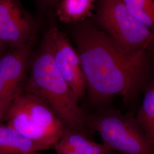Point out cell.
<instances>
[{"label": "cell", "instance_id": "obj_1", "mask_svg": "<svg viewBox=\"0 0 154 154\" xmlns=\"http://www.w3.org/2000/svg\"><path fill=\"white\" fill-rule=\"evenodd\" d=\"M91 101L103 103L116 95L131 99L145 78L146 49L126 51L93 22L70 25Z\"/></svg>", "mask_w": 154, "mask_h": 154}, {"label": "cell", "instance_id": "obj_2", "mask_svg": "<svg viewBox=\"0 0 154 154\" xmlns=\"http://www.w3.org/2000/svg\"><path fill=\"white\" fill-rule=\"evenodd\" d=\"M27 91L45 101L67 127L80 131L88 123L79 100L55 66L45 35L32 61Z\"/></svg>", "mask_w": 154, "mask_h": 154}, {"label": "cell", "instance_id": "obj_3", "mask_svg": "<svg viewBox=\"0 0 154 154\" xmlns=\"http://www.w3.org/2000/svg\"><path fill=\"white\" fill-rule=\"evenodd\" d=\"M5 119L8 126L25 137L54 149L64 129L49 106L27 91H21L13 99Z\"/></svg>", "mask_w": 154, "mask_h": 154}, {"label": "cell", "instance_id": "obj_4", "mask_svg": "<svg viewBox=\"0 0 154 154\" xmlns=\"http://www.w3.org/2000/svg\"><path fill=\"white\" fill-rule=\"evenodd\" d=\"M94 22L126 51L146 49L154 34L137 21L122 0H95Z\"/></svg>", "mask_w": 154, "mask_h": 154}, {"label": "cell", "instance_id": "obj_5", "mask_svg": "<svg viewBox=\"0 0 154 154\" xmlns=\"http://www.w3.org/2000/svg\"><path fill=\"white\" fill-rule=\"evenodd\" d=\"M88 123L112 151L122 154H154V143L130 114L108 109L91 116Z\"/></svg>", "mask_w": 154, "mask_h": 154}, {"label": "cell", "instance_id": "obj_6", "mask_svg": "<svg viewBox=\"0 0 154 154\" xmlns=\"http://www.w3.org/2000/svg\"><path fill=\"white\" fill-rule=\"evenodd\" d=\"M45 35L58 72L79 100L87 90V84L77 50L58 28H50Z\"/></svg>", "mask_w": 154, "mask_h": 154}, {"label": "cell", "instance_id": "obj_7", "mask_svg": "<svg viewBox=\"0 0 154 154\" xmlns=\"http://www.w3.org/2000/svg\"><path fill=\"white\" fill-rule=\"evenodd\" d=\"M38 23L20 0H0V41L10 49L35 38Z\"/></svg>", "mask_w": 154, "mask_h": 154}, {"label": "cell", "instance_id": "obj_8", "mask_svg": "<svg viewBox=\"0 0 154 154\" xmlns=\"http://www.w3.org/2000/svg\"><path fill=\"white\" fill-rule=\"evenodd\" d=\"M34 38L20 47L10 49L0 59V85L11 100L21 92V83L26 70Z\"/></svg>", "mask_w": 154, "mask_h": 154}, {"label": "cell", "instance_id": "obj_9", "mask_svg": "<svg viewBox=\"0 0 154 154\" xmlns=\"http://www.w3.org/2000/svg\"><path fill=\"white\" fill-rule=\"evenodd\" d=\"M52 149L25 137L11 127L0 125V154H28Z\"/></svg>", "mask_w": 154, "mask_h": 154}, {"label": "cell", "instance_id": "obj_10", "mask_svg": "<svg viewBox=\"0 0 154 154\" xmlns=\"http://www.w3.org/2000/svg\"><path fill=\"white\" fill-rule=\"evenodd\" d=\"M95 0H60L56 6V14L61 22L73 25L92 16Z\"/></svg>", "mask_w": 154, "mask_h": 154}, {"label": "cell", "instance_id": "obj_11", "mask_svg": "<svg viewBox=\"0 0 154 154\" xmlns=\"http://www.w3.org/2000/svg\"><path fill=\"white\" fill-rule=\"evenodd\" d=\"M58 143L71 148L79 154H109L112 151L103 143L90 140L80 131L64 127Z\"/></svg>", "mask_w": 154, "mask_h": 154}, {"label": "cell", "instance_id": "obj_12", "mask_svg": "<svg viewBox=\"0 0 154 154\" xmlns=\"http://www.w3.org/2000/svg\"><path fill=\"white\" fill-rule=\"evenodd\" d=\"M137 121L154 144V84L145 94Z\"/></svg>", "mask_w": 154, "mask_h": 154}, {"label": "cell", "instance_id": "obj_13", "mask_svg": "<svg viewBox=\"0 0 154 154\" xmlns=\"http://www.w3.org/2000/svg\"><path fill=\"white\" fill-rule=\"evenodd\" d=\"M137 21L154 30V0H122Z\"/></svg>", "mask_w": 154, "mask_h": 154}, {"label": "cell", "instance_id": "obj_14", "mask_svg": "<svg viewBox=\"0 0 154 154\" xmlns=\"http://www.w3.org/2000/svg\"><path fill=\"white\" fill-rule=\"evenodd\" d=\"M42 10H48L56 7L60 0H34Z\"/></svg>", "mask_w": 154, "mask_h": 154}, {"label": "cell", "instance_id": "obj_15", "mask_svg": "<svg viewBox=\"0 0 154 154\" xmlns=\"http://www.w3.org/2000/svg\"><path fill=\"white\" fill-rule=\"evenodd\" d=\"M57 154H79L65 145L58 143L54 147Z\"/></svg>", "mask_w": 154, "mask_h": 154}, {"label": "cell", "instance_id": "obj_16", "mask_svg": "<svg viewBox=\"0 0 154 154\" xmlns=\"http://www.w3.org/2000/svg\"><path fill=\"white\" fill-rule=\"evenodd\" d=\"M11 103H0V122L5 118Z\"/></svg>", "mask_w": 154, "mask_h": 154}, {"label": "cell", "instance_id": "obj_17", "mask_svg": "<svg viewBox=\"0 0 154 154\" xmlns=\"http://www.w3.org/2000/svg\"><path fill=\"white\" fill-rule=\"evenodd\" d=\"M8 48L2 42L0 41V59L8 51Z\"/></svg>", "mask_w": 154, "mask_h": 154}, {"label": "cell", "instance_id": "obj_18", "mask_svg": "<svg viewBox=\"0 0 154 154\" xmlns=\"http://www.w3.org/2000/svg\"><path fill=\"white\" fill-rule=\"evenodd\" d=\"M35 154L34 153H31V154Z\"/></svg>", "mask_w": 154, "mask_h": 154}, {"label": "cell", "instance_id": "obj_19", "mask_svg": "<svg viewBox=\"0 0 154 154\" xmlns=\"http://www.w3.org/2000/svg\"><path fill=\"white\" fill-rule=\"evenodd\" d=\"M153 33H154V31H153Z\"/></svg>", "mask_w": 154, "mask_h": 154}]
</instances>
